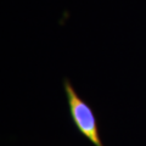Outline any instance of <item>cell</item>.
Returning <instances> with one entry per match:
<instances>
[{
  "instance_id": "6da1fadb",
  "label": "cell",
  "mask_w": 146,
  "mask_h": 146,
  "mask_svg": "<svg viewBox=\"0 0 146 146\" xmlns=\"http://www.w3.org/2000/svg\"><path fill=\"white\" fill-rule=\"evenodd\" d=\"M63 89H65L67 99L71 121L73 125L76 127V129L94 146H104L101 136H100L96 117H95L90 105H88L79 96L67 78L63 79Z\"/></svg>"
}]
</instances>
